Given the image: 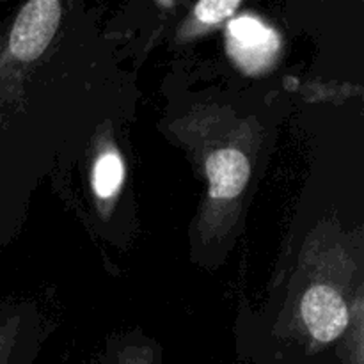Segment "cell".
Segmentation results:
<instances>
[{
    "mask_svg": "<svg viewBox=\"0 0 364 364\" xmlns=\"http://www.w3.org/2000/svg\"><path fill=\"white\" fill-rule=\"evenodd\" d=\"M210 196L213 199H233L240 196L251 176L247 156L238 149H219L206 159Z\"/></svg>",
    "mask_w": 364,
    "mask_h": 364,
    "instance_id": "cell-3",
    "label": "cell"
},
{
    "mask_svg": "<svg viewBox=\"0 0 364 364\" xmlns=\"http://www.w3.org/2000/svg\"><path fill=\"white\" fill-rule=\"evenodd\" d=\"M301 311L309 333L322 343L340 338L348 326V311L343 299L334 288L326 284H316L306 291Z\"/></svg>",
    "mask_w": 364,
    "mask_h": 364,
    "instance_id": "cell-2",
    "label": "cell"
},
{
    "mask_svg": "<svg viewBox=\"0 0 364 364\" xmlns=\"http://www.w3.org/2000/svg\"><path fill=\"white\" fill-rule=\"evenodd\" d=\"M60 21V4L57 0H32L18 13L9 34L11 55L21 63L41 57L55 36Z\"/></svg>",
    "mask_w": 364,
    "mask_h": 364,
    "instance_id": "cell-1",
    "label": "cell"
},
{
    "mask_svg": "<svg viewBox=\"0 0 364 364\" xmlns=\"http://www.w3.org/2000/svg\"><path fill=\"white\" fill-rule=\"evenodd\" d=\"M123 178L124 167L116 153H105L100 156L95 166V176H92L95 191L100 198H112L119 191Z\"/></svg>",
    "mask_w": 364,
    "mask_h": 364,
    "instance_id": "cell-5",
    "label": "cell"
},
{
    "mask_svg": "<svg viewBox=\"0 0 364 364\" xmlns=\"http://www.w3.org/2000/svg\"><path fill=\"white\" fill-rule=\"evenodd\" d=\"M238 7H240L238 0H203V2L196 4L194 16L201 23H219L224 18L237 13Z\"/></svg>",
    "mask_w": 364,
    "mask_h": 364,
    "instance_id": "cell-6",
    "label": "cell"
},
{
    "mask_svg": "<svg viewBox=\"0 0 364 364\" xmlns=\"http://www.w3.org/2000/svg\"><path fill=\"white\" fill-rule=\"evenodd\" d=\"M231 52L245 68H258L277 48V38L255 18H238L230 25Z\"/></svg>",
    "mask_w": 364,
    "mask_h": 364,
    "instance_id": "cell-4",
    "label": "cell"
}]
</instances>
